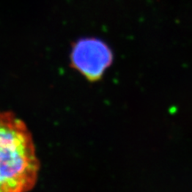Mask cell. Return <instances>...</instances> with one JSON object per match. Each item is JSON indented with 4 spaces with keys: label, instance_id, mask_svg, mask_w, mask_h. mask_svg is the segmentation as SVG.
I'll use <instances>...</instances> for the list:
<instances>
[{
    "label": "cell",
    "instance_id": "1",
    "mask_svg": "<svg viewBox=\"0 0 192 192\" xmlns=\"http://www.w3.org/2000/svg\"><path fill=\"white\" fill-rule=\"evenodd\" d=\"M40 163L26 124L0 110V192H29L36 185Z\"/></svg>",
    "mask_w": 192,
    "mask_h": 192
},
{
    "label": "cell",
    "instance_id": "2",
    "mask_svg": "<svg viewBox=\"0 0 192 192\" xmlns=\"http://www.w3.org/2000/svg\"><path fill=\"white\" fill-rule=\"evenodd\" d=\"M111 48L102 40L87 37L78 40L72 47L71 66L87 80H100L113 62Z\"/></svg>",
    "mask_w": 192,
    "mask_h": 192
}]
</instances>
